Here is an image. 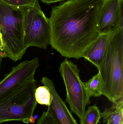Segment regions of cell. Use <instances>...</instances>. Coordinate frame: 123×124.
<instances>
[{"label":"cell","instance_id":"8fae6325","mask_svg":"<svg viewBox=\"0 0 123 124\" xmlns=\"http://www.w3.org/2000/svg\"><path fill=\"white\" fill-rule=\"evenodd\" d=\"M103 122L107 124H123V99L113 103L110 108H105L101 113Z\"/></svg>","mask_w":123,"mask_h":124},{"label":"cell","instance_id":"52a82bcc","mask_svg":"<svg viewBox=\"0 0 123 124\" xmlns=\"http://www.w3.org/2000/svg\"><path fill=\"white\" fill-rule=\"evenodd\" d=\"M39 66V59L35 58L20 62L12 68L0 81V98L16 89L35 81L34 78Z\"/></svg>","mask_w":123,"mask_h":124},{"label":"cell","instance_id":"7a4b0ae2","mask_svg":"<svg viewBox=\"0 0 123 124\" xmlns=\"http://www.w3.org/2000/svg\"><path fill=\"white\" fill-rule=\"evenodd\" d=\"M98 70L102 95L113 103L123 99V29L114 33Z\"/></svg>","mask_w":123,"mask_h":124},{"label":"cell","instance_id":"ac0fdd59","mask_svg":"<svg viewBox=\"0 0 123 124\" xmlns=\"http://www.w3.org/2000/svg\"><path fill=\"white\" fill-rule=\"evenodd\" d=\"M4 49V46L3 42L2 39V35L0 31V52L3 53Z\"/></svg>","mask_w":123,"mask_h":124},{"label":"cell","instance_id":"5bb4252c","mask_svg":"<svg viewBox=\"0 0 123 124\" xmlns=\"http://www.w3.org/2000/svg\"><path fill=\"white\" fill-rule=\"evenodd\" d=\"M35 100L37 103L42 105L49 106L52 100V96L48 88L45 86H40L36 88Z\"/></svg>","mask_w":123,"mask_h":124},{"label":"cell","instance_id":"2e32d148","mask_svg":"<svg viewBox=\"0 0 123 124\" xmlns=\"http://www.w3.org/2000/svg\"><path fill=\"white\" fill-rule=\"evenodd\" d=\"M36 124H58L50 111L48 109L43 111L41 116L38 119Z\"/></svg>","mask_w":123,"mask_h":124},{"label":"cell","instance_id":"30bf717a","mask_svg":"<svg viewBox=\"0 0 123 124\" xmlns=\"http://www.w3.org/2000/svg\"><path fill=\"white\" fill-rule=\"evenodd\" d=\"M114 33L100 35L84 57L86 60L94 65L97 69L104 59Z\"/></svg>","mask_w":123,"mask_h":124},{"label":"cell","instance_id":"7c38bea8","mask_svg":"<svg viewBox=\"0 0 123 124\" xmlns=\"http://www.w3.org/2000/svg\"><path fill=\"white\" fill-rule=\"evenodd\" d=\"M87 92L90 97L102 95V85L99 73L86 82H84Z\"/></svg>","mask_w":123,"mask_h":124},{"label":"cell","instance_id":"d6986e66","mask_svg":"<svg viewBox=\"0 0 123 124\" xmlns=\"http://www.w3.org/2000/svg\"><path fill=\"white\" fill-rule=\"evenodd\" d=\"M4 58L3 54L2 52H0V72L1 66L2 63V59Z\"/></svg>","mask_w":123,"mask_h":124},{"label":"cell","instance_id":"e0dca14e","mask_svg":"<svg viewBox=\"0 0 123 124\" xmlns=\"http://www.w3.org/2000/svg\"><path fill=\"white\" fill-rule=\"evenodd\" d=\"M42 2L46 4H50L55 3L56 2H59V1H63L65 0H40Z\"/></svg>","mask_w":123,"mask_h":124},{"label":"cell","instance_id":"9c48e42d","mask_svg":"<svg viewBox=\"0 0 123 124\" xmlns=\"http://www.w3.org/2000/svg\"><path fill=\"white\" fill-rule=\"evenodd\" d=\"M41 83L49 89L52 100L48 108L58 124H78L56 92L54 84L46 77H42Z\"/></svg>","mask_w":123,"mask_h":124},{"label":"cell","instance_id":"8992f818","mask_svg":"<svg viewBox=\"0 0 123 124\" xmlns=\"http://www.w3.org/2000/svg\"><path fill=\"white\" fill-rule=\"evenodd\" d=\"M59 70L66 89V101L71 112L81 119L86 106L91 101L84 82L80 78V70L73 62L66 58L61 63Z\"/></svg>","mask_w":123,"mask_h":124},{"label":"cell","instance_id":"5b68a950","mask_svg":"<svg viewBox=\"0 0 123 124\" xmlns=\"http://www.w3.org/2000/svg\"><path fill=\"white\" fill-rule=\"evenodd\" d=\"M23 27L27 49L34 46L46 49L50 44V20L41 9L38 0L34 6L23 9Z\"/></svg>","mask_w":123,"mask_h":124},{"label":"cell","instance_id":"4fadbf2b","mask_svg":"<svg viewBox=\"0 0 123 124\" xmlns=\"http://www.w3.org/2000/svg\"><path fill=\"white\" fill-rule=\"evenodd\" d=\"M102 118L101 113L96 104L88 107L80 119L81 124H97Z\"/></svg>","mask_w":123,"mask_h":124},{"label":"cell","instance_id":"3957f363","mask_svg":"<svg viewBox=\"0 0 123 124\" xmlns=\"http://www.w3.org/2000/svg\"><path fill=\"white\" fill-rule=\"evenodd\" d=\"M24 8H15L0 1V31L4 46V57L15 62L22 59L27 49L24 41Z\"/></svg>","mask_w":123,"mask_h":124},{"label":"cell","instance_id":"277c9868","mask_svg":"<svg viewBox=\"0 0 123 124\" xmlns=\"http://www.w3.org/2000/svg\"><path fill=\"white\" fill-rule=\"evenodd\" d=\"M36 80L20 87L0 98V124L10 121L34 123L37 102Z\"/></svg>","mask_w":123,"mask_h":124},{"label":"cell","instance_id":"ba28073f","mask_svg":"<svg viewBox=\"0 0 123 124\" xmlns=\"http://www.w3.org/2000/svg\"><path fill=\"white\" fill-rule=\"evenodd\" d=\"M123 0H102L97 19L100 35L111 34L123 29Z\"/></svg>","mask_w":123,"mask_h":124},{"label":"cell","instance_id":"9a60e30c","mask_svg":"<svg viewBox=\"0 0 123 124\" xmlns=\"http://www.w3.org/2000/svg\"><path fill=\"white\" fill-rule=\"evenodd\" d=\"M37 0H0L7 5L17 8H24L34 6Z\"/></svg>","mask_w":123,"mask_h":124},{"label":"cell","instance_id":"6da1fadb","mask_svg":"<svg viewBox=\"0 0 123 124\" xmlns=\"http://www.w3.org/2000/svg\"><path fill=\"white\" fill-rule=\"evenodd\" d=\"M102 0H68L52 7L50 44L66 58L84 57L100 34L97 19Z\"/></svg>","mask_w":123,"mask_h":124}]
</instances>
